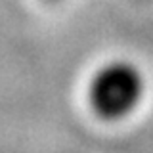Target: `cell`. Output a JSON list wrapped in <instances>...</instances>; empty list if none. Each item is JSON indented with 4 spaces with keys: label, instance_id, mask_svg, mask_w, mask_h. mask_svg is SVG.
Masks as SVG:
<instances>
[{
    "label": "cell",
    "instance_id": "6da1fadb",
    "mask_svg": "<svg viewBox=\"0 0 153 153\" xmlns=\"http://www.w3.org/2000/svg\"><path fill=\"white\" fill-rule=\"evenodd\" d=\"M143 92L142 73L130 63L115 61L94 76L90 98L94 109L103 117L117 119L130 113Z\"/></svg>",
    "mask_w": 153,
    "mask_h": 153
}]
</instances>
